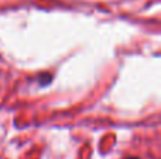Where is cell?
Listing matches in <instances>:
<instances>
[{
  "label": "cell",
  "instance_id": "6da1fadb",
  "mask_svg": "<svg viewBox=\"0 0 161 159\" xmlns=\"http://www.w3.org/2000/svg\"><path fill=\"white\" fill-rule=\"evenodd\" d=\"M129 159H137V158H129Z\"/></svg>",
  "mask_w": 161,
  "mask_h": 159
}]
</instances>
